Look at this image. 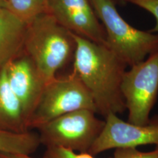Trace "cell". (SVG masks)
<instances>
[{
    "label": "cell",
    "instance_id": "4fadbf2b",
    "mask_svg": "<svg viewBox=\"0 0 158 158\" xmlns=\"http://www.w3.org/2000/svg\"><path fill=\"white\" fill-rule=\"evenodd\" d=\"M7 8L29 23L47 10V0H7Z\"/></svg>",
    "mask_w": 158,
    "mask_h": 158
},
{
    "label": "cell",
    "instance_id": "2e32d148",
    "mask_svg": "<svg viewBox=\"0 0 158 158\" xmlns=\"http://www.w3.org/2000/svg\"><path fill=\"white\" fill-rule=\"evenodd\" d=\"M128 2L149 12L155 19V25L149 31L158 33V0H129Z\"/></svg>",
    "mask_w": 158,
    "mask_h": 158
},
{
    "label": "cell",
    "instance_id": "6da1fadb",
    "mask_svg": "<svg viewBox=\"0 0 158 158\" xmlns=\"http://www.w3.org/2000/svg\"><path fill=\"white\" fill-rule=\"evenodd\" d=\"M76 48L73 71L90 94L97 114H122L126 110L121 85L127 65L105 45L74 35Z\"/></svg>",
    "mask_w": 158,
    "mask_h": 158
},
{
    "label": "cell",
    "instance_id": "5b68a950",
    "mask_svg": "<svg viewBox=\"0 0 158 158\" xmlns=\"http://www.w3.org/2000/svg\"><path fill=\"white\" fill-rule=\"evenodd\" d=\"M81 109L97 114L93 100L73 71L45 85L40 100L29 121V129L38 128L64 114Z\"/></svg>",
    "mask_w": 158,
    "mask_h": 158
},
{
    "label": "cell",
    "instance_id": "9c48e42d",
    "mask_svg": "<svg viewBox=\"0 0 158 158\" xmlns=\"http://www.w3.org/2000/svg\"><path fill=\"white\" fill-rule=\"evenodd\" d=\"M5 68L10 87L21 105L29 126V118L47 84L33 61L24 53L10 61Z\"/></svg>",
    "mask_w": 158,
    "mask_h": 158
},
{
    "label": "cell",
    "instance_id": "8992f818",
    "mask_svg": "<svg viewBox=\"0 0 158 158\" xmlns=\"http://www.w3.org/2000/svg\"><path fill=\"white\" fill-rule=\"evenodd\" d=\"M121 90L128 110V122L147 123L158 96V48L124 72Z\"/></svg>",
    "mask_w": 158,
    "mask_h": 158
},
{
    "label": "cell",
    "instance_id": "8fae6325",
    "mask_svg": "<svg viewBox=\"0 0 158 158\" xmlns=\"http://www.w3.org/2000/svg\"><path fill=\"white\" fill-rule=\"evenodd\" d=\"M0 130L19 133L30 130L21 105L7 82L5 66L0 68Z\"/></svg>",
    "mask_w": 158,
    "mask_h": 158
},
{
    "label": "cell",
    "instance_id": "9a60e30c",
    "mask_svg": "<svg viewBox=\"0 0 158 158\" xmlns=\"http://www.w3.org/2000/svg\"><path fill=\"white\" fill-rule=\"evenodd\" d=\"M44 158H94L89 153H76L62 147H47ZM113 158V157H112Z\"/></svg>",
    "mask_w": 158,
    "mask_h": 158
},
{
    "label": "cell",
    "instance_id": "52a82bcc",
    "mask_svg": "<svg viewBox=\"0 0 158 158\" xmlns=\"http://www.w3.org/2000/svg\"><path fill=\"white\" fill-rule=\"evenodd\" d=\"M147 144L158 146V115L144 124L124 122L117 114L105 117L101 133L90 148L89 154L95 156L106 150L118 148H137Z\"/></svg>",
    "mask_w": 158,
    "mask_h": 158
},
{
    "label": "cell",
    "instance_id": "30bf717a",
    "mask_svg": "<svg viewBox=\"0 0 158 158\" xmlns=\"http://www.w3.org/2000/svg\"><path fill=\"white\" fill-rule=\"evenodd\" d=\"M27 25L7 7H0V68L23 52Z\"/></svg>",
    "mask_w": 158,
    "mask_h": 158
},
{
    "label": "cell",
    "instance_id": "3957f363",
    "mask_svg": "<svg viewBox=\"0 0 158 158\" xmlns=\"http://www.w3.org/2000/svg\"><path fill=\"white\" fill-rule=\"evenodd\" d=\"M106 32V45L127 66L142 62L158 48V33L132 27L120 15L113 0H90Z\"/></svg>",
    "mask_w": 158,
    "mask_h": 158
},
{
    "label": "cell",
    "instance_id": "e0dca14e",
    "mask_svg": "<svg viewBox=\"0 0 158 158\" xmlns=\"http://www.w3.org/2000/svg\"><path fill=\"white\" fill-rule=\"evenodd\" d=\"M0 158H35V157H31L30 155H27V154L0 152Z\"/></svg>",
    "mask_w": 158,
    "mask_h": 158
},
{
    "label": "cell",
    "instance_id": "5bb4252c",
    "mask_svg": "<svg viewBox=\"0 0 158 158\" xmlns=\"http://www.w3.org/2000/svg\"><path fill=\"white\" fill-rule=\"evenodd\" d=\"M113 158H158V146L150 152H141L136 148L116 149Z\"/></svg>",
    "mask_w": 158,
    "mask_h": 158
},
{
    "label": "cell",
    "instance_id": "7a4b0ae2",
    "mask_svg": "<svg viewBox=\"0 0 158 158\" xmlns=\"http://www.w3.org/2000/svg\"><path fill=\"white\" fill-rule=\"evenodd\" d=\"M76 48L74 34L48 12L27 25L23 53L30 57L46 84L56 78L57 71L73 59Z\"/></svg>",
    "mask_w": 158,
    "mask_h": 158
},
{
    "label": "cell",
    "instance_id": "d6986e66",
    "mask_svg": "<svg viewBox=\"0 0 158 158\" xmlns=\"http://www.w3.org/2000/svg\"><path fill=\"white\" fill-rule=\"evenodd\" d=\"M0 7H7V0H0Z\"/></svg>",
    "mask_w": 158,
    "mask_h": 158
},
{
    "label": "cell",
    "instance_id": "ac0fdd59",
    "mask_svg": "<svg viewBox=\"0 0 158 158\" xmlns=\"http://www.w3.org/2000/svg\"><path fill=\"white\" fill-rule=\"evenodd\" d=\"M114 3L116 4V5H120V6H125L127 5L129 0H113Z\"/></svg>",
    "mask_w": 158,
    "mask_h": 158
},
{
    "label": "cell",
    "instance_id": "277c9868",
    "mask_svg": "<svg viewBox=\"0 0 158 158\" xmlns=\"http://www.w3.org/2000/svg\"><path fill=\"white\" fill-rule=\"evenodd\" d=\"M105 120L89 109L75 110L59 116L37 128L40 143L88 153L101 133Z\"/></svg>",
    "mask_w": 158,
    "mask_h": 158
},
{
    "label": "cell",
    "instance_id": "7c38bea8",
    "mask_svg": "<svg viewBox=\"0 0 158 158\" xmlns=\"http://www.w3.org/2000/svg\"><path fill=\"white\" fill-rule=\"evenodd\" d=\"M40 144L39 134L30 130L19 133L0 130V152L31 155Z\"/></svg>",
    "mask_w": 158,
    "mask_h": 158
},
{
    "label": "cell",
    "instance_id": "ba28073f",
    "mask_svg": "<svg viewBox=\"0 0 158 158\" xmlns=\"http://www.w3.org/2000/svg\"><path fill=\"white\" fill-rule=\"evenodd\" d=\"M73 34L106 44V32L90 0H47V10Z\"/></svg>",
    "mask_w": 158,
    "mask_h": 158
}]
</instances>
